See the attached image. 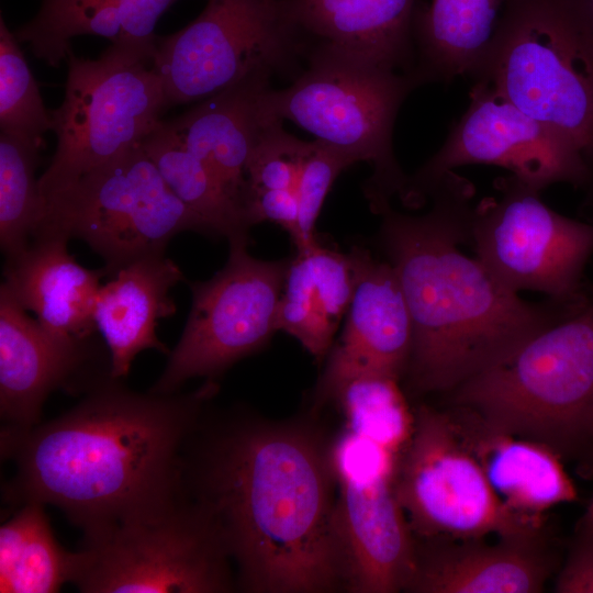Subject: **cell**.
<instances>
[{
	"instance_id": "7",
	"label": "cell",
	"mask_w": 593,
	"mask_h": 593,
	"mask_svg": "<svg viewBox=\"0 0 593 593\" xmlns=\"http://www.w3.org/2000/svg\"><path fill=\"white\" fill-rule=\"evenodd\" d=\"M156 43L114 42L98 59L68 55L64 100L51 111L56 150L38 179L44 201L142 144L163 121Z\"/></svg>"
},
{
	"instance_id": "18",
	"label": "cell",
	"mask_w": 593,
	"mask_h": 593,
	"mask_svg": "<svg viewBox=\"0 0 593 593\" xmlns=\"http://www.w3.org/2000/svg\"><path fill=\"white\" fill-rule=\"evenodd\" d=\"M69 238L55 233L35 235L21 251L8 256L2 284L49 334L86 340L94 337V307L101 269L79 265L68 251Z\"/></svg>"
},
{
	"instance_id": "23",
	"label": "cell",
	"mask_w": 593,
	"mask_h": 593,
	"mask_svg": "<svg viewBox=\"0 0 593 593\" xmlns=\"http://www.w3.org/2000/svg\"><path fill=\"white\" fill-rule=\"evenodd\" d=\"M354 286L350 253L334 251L318 243L296 250L289 259L277 329L296 338L311 355L323 358L348 311Z\"/></svg>"
},
{
	"instance_id": "17",
	"label": "cell",
	"mask_w": 593,
	"mask_h": 593,
	"mask_svg": "<svg viewBox=\"0 0 593 593\" xmlns=\"http://www.w3.org/2000/svg\"><path fill=\"white\" fill-rule=\"evenodd\" d=\"M350 254L354 292L344 329L317 385L320 401L333 399L346 381L358 376L399 380L411 356L412 320L394 268L360 247H354Z\"/></svg>"
},
{
	"instance_id": "3",
	"label": "cell",
	"mask_w": 593,
	"mask_h": 593,
	"mask_svg": "<svg viewBox=\"0 0 593 593\" xmlns=\"http://www.w3.org/2000/svg\"><path fill=\"white\" fill-rule=\"evenodd\" d=\"M473 186L454 171L430 192L418 216H382L379 242L400 280L413 326L406 369L419 392H451L555 324L581 300L525 301L459 245L469 243Z\"/></svg>"
},
{
	"instance_id": "19",
	"label": "cell",
	"mask_w": 593,
	"mask_h": 593,
	"mask_svg": "<svg viewBox=\"0 0 593 593\" xmlns=\"http://www.w3.org/2000/svg\"><path fill=\"white\" fill-rule=\"evenodd\" d=\"M289 5L309 43L413 75L416 0H289Z\"/></svg>"
},
{
	"instance_id": "6",
	"label": "cell",
	"mask_w": 593,
	"mask_h": 593,
	"mask_svg": "<svg viewBox=\"0 0 593 593\" xmlns=\"http://www.w3.org/2000/svg\"><path fill=\"white\" fill-rule=\"evenodd\" d=\"M473 78L558 133L593 171V49L568 0H507Z\"/></svg>"
},
{
	"instance_id": "25",
	"label": "cell",
	"mask_w": 593,
	"mask_h": 593,
	"mask_svg": "<svg viewBox=\"0 0 593 593\" xmlns=\"http://www.w3.org/2000/svg\"><path fill=\"white\" fill-rule=\"evenodd\" d=\"M506 1L432 0L428 5L416 4L413 75L419 86L449 83L458 76L473 77L484 60Z\"/></svg>"
},
{
	"instance_id": "12",
	"label": "cell",
	"mask_w": 593,
	"mask_h": 593,
	"mask_svg": "<svg viewBox=\"0 0 593 593\" xmlns=\"http://www.w3.org/2000/svg\"><path fill=\"white\" fill-rule=\"evenodd\" d=\"M248 240L230 243L225 266L206 281L190 282L191 310L168 362L149 389L170 394L189 379L215 378L262 348L277 329L288 260L250 256Z\"/></svg>"
},
{
	"instance_id": "27",
	"label": "cell",
	"mask_w": 593,
	"mask_h": 593,
	"mask_svg": "<svg viewBox=\"0 0 593 593\" xmlns=\"http://www.w3.org/2000/svg\"><path fill=\"white\" fill-rule=\"evenodd\" d=\"M139 30L138 0H42L36 15L14 33L49 66H59L78 35L133 40Z\"/></svg>"
},
{
	"instance_id": "16",
	"label": "cell",
	"mask_w": 593,
	"mask_h": 593,
	"mask_svg": "<svg viewBox=\"0 0 593 593\" xmlns=\"http://www.w3.org/2000/svg\"><path fill=\"white\" fill-rule=\"evenodd\" d=\"M0 288V415L2 430L27 432L40 424L54 390L88 392L111 377V362L96 339H65L44 329Z\"/></svg>"
},
{
	"instance_id": "26",
	"label": "cell",
	"mask_w": 593,
	"mask_h": 593,
	"mask_svg": "<svg viewBox=\"0 0 593 593\" xmlns=\"http://www.w3.org/2000/svg\"><path fill=\"white\" fill-rule=\"evenodd\" d=\"M79 551L56 540L44 504L27 502L0 527V592L54 593L74 583Z\"/></svg>"
},
{
	"instance_id": "20",
	"label": "cell",
	"mask_w": 593,
	"mask_h": 593,
	"mask_svg": "<svg viewBox=\"0 0 593 593\" xmlns=\"http://www.w3.org/2000/svg\"><path fill=\"white\" fill-rule=\"evenodd\" d=\"M183 280L180 268L161 255L138 259L100 287L94 322L111 362V377L125 378L145 349L170 351L156 334L158 321L176 312L171 289Z\"/></svg>"
},
{
	"instance_id": "15",
	"label": "cell",
	"mask_w": 593,
	"mask_h": 593,
	"mask_svg": "<svg viewBox=\"0 0 593 593\" xmlns=\"http://www.w3.org/2000/svg\"><path fill=\"white\" fill-rule=\"evenodd\" d=\"M469 96L467 111L440 149L409 176L404 204H422L447 174L467 165L503 167L538 192L558 182L583 188L593 183V171L585 159L558 133L503 99L484 81L475 80Z\"/></svg>"
},
{
	"instance_id": "37",
	"label": "cell",
	"mask_w": 593,
	"mask_h": 593,
	"mask_svg": "<svg viewBox=\"0 0 593 593\" xmlns=\"http://www.w3.org/2000/svg\"><path fill=\"white\" fill-rule=\"evenodd\" d=\"M582 534L593 535V497L591 499L580 523Z\"/></svg>"
},
{
	"instance_id": "13",
	"label": "cell",
	"mask_w": 593,
	"mask_h": 593,
	"mask_svg": "<svg viewBox=\"0 0 593 593\" xmlns=\"http://www.w3.org/2000/svg\"><path fill=\"white\" fill-rule=\"evenodd\" d=\"M496 197L473 206L475 257L513 292L537 291L573 302L593 254V224L559 214L514 176L496 179Z\"/></svg>"
},
{
	"instance_id": "34",
	"label": "cell",
	"mask_w": 593,
	"mask_h": 593,
	"mask_svg": "<svg viewBox=\"0 0 593 593\" xmlns=\"http://www.w3.org/2000/svg\"><path fill=\"white\" fill-rule=\"evenodd\" d=\"M242 208L249 226L269 221L289 233L293 243L299 234V200L291 190H246Z\"/></svg>"
},
{
	"instance_id": "9",
	"label": "cell",
	"mask_w": 593,
	"mask_h": 593,
	"mask_svg": "<svg viewBox=\"0 0 593 593\" xmlns=\"http://www.w3.org/2000/svg\"><path fill=\"white\" fill-rule=\"evenodd\" d=\"M414 414L395 481L413 535L425 540L539 537L542 525L510 510L495 493L460 424L427 406Z\"/></svg>"
},
{
	"instance_id": "1",
	"label": "cell",
	"mask_w": 593,
	"mask_h": 593,
	"mask_svg": "<svg viewBox=\"0 0 593 593\" xmlns=\"http://www.w3.org/2000/svg\"><path fill=\"white\" fill-rule=\"evenodd\" d=\"M205 439L184 446L181 491L213 524L240 586L321 593L344 585L331 447L295 424L236 423Z\"/></svg>"
},
{
	"instance_id": "22",
	"label": "cell",
	"mask_w": 593,
	"mask_h": 593,
	"mask_svg": "<svg viewBox=\"0 0 593 593\" xmlns=\"http://www.w3.org/2000/svg\"><path fill=\"white\" fill-rule=\"evenodd\" d=\"M272 75L270 70L253 72L175 120L165 121L240 206L246 165L262 126L259 100Z\"/></svg>"
},
{
	"instance_id": "32",
	"label": "cell",
	"mask_w": 593,
	"mask_h": 593,
	"mask_svg": "<svg viewBox=\"0 0 593 593\" xmlns=\"http://www.w3.org/2000/svg\"><path fill=\"white\" fill-rule=\"evenodd\" d=\"M312 147L313 142L301 141L284 131L282 121L262 119L257 142L246 165L243 194L246 190L296 192Z\"/></svg>"
},
{
	"instance_id": "4",
	"label": "cell",
	"mask_w": 593,
	"mask_h": 593,
	"mask_svg": "<svg viewBox=\"0 0 593 593\" xmlns=\"http://www.w3.org/2000/svg\"><path fill=\"white\" fill-rule=\"evenodd\" d=\"M483 426L561 458L593 445V302L537 333L451 391Z\"/></svg>"
},
{
	"instance_id": "21",
	"label": "cell",
	"mask_w": 593,
	"mask_h": 593,
	"mask_svg": "<svg viewBox=\"0 0 593 593\" xmlns=\"http://www.w3.org/2000/svg\"><path fill=\"white\" fill-rule=\"evenodd\" d=\"M444 546L416 550V566L406 590L422 593H537L550 573L538 537L440 540Z\"/></svg>"
},
{
	"instance_id": "35",
	"label": "cell",
	"mask_w": 593,
	"mask_h": 593,
	"mask_svg": "<svg viewBox=\"0 0 593 593\" xmlns=\"http://www.w3.org/2000/svg\"><path fill=\"white\" fill-rule=\"evenodd\" d=\"M555 591L593 593V535L583 534L560 571Z\"/></svg>"
},
{
	"instance_id": "29",
	"label": "cell",
	"mask_w": 593,
	"mask_h": 593,
	"mask_svg": "<svg viewBox=\"0 0 593 593\" xmlns=\"http://www.w3.org/2000/svg\"><path fill=\"white\" fill-rule=\"evenodd\" d=\"M43 148L0 136V246L5 257L24 249L45 213L36 168Z\"/></svg>"
},
{
	"instance_id": "11",
	"label": "cell",
	"mask_w": 593,
	"mask_h": 593,
	"mask_svg": "<svg viewBox=\"0 0 593 593\" xmlns=\"http://www.w3.org/2000/svg\"><path fill=\"white\" fill-rule=\"evenodd\" d=\"M75 584L85 593H219L230 556L208 516L183 495L164 512L83 538Z\"/></svg>"
},
{
	"instance_id": "36",
	"label": "cell",
	"mask_w": 593,
	"mask_h": 593,
	"mask_svg": "<svg viewBox=\"0 0 593 593\" xmlns=\"http://www.w3.org/2000/svg\"><path fill=\"white\" fill-rule=\"evenodd\" d=\"M593 41V0H568Z\"/></svg>"
},
{
	"instance_id": "24",
	"label": "cell",
	"mask_w": 593,
	"mask_h": 593,
	"mask_svg": "<svg viewBox=\"0 0 593 593\" xmlns=\"http://www.w3.org/2000/svg\"><path fill=\"white\" fill-rule=\"evenodd\" d=\"M460 426L491 486L516 514L544 525L548 510L577 500L562 458L549 447L481 423L473 432Z\"/></svg>"
},
{
	"instance_id": "14",
	"label": "cell",
	"mask_w": 593,
	"mask_h": 593,
	"mask_svg": "<svg viewBox=\"0 0 593 593\" xmlns=\"http://www.w3.org/2000/svg\"><path fill=\"white\" fill-rule=\"evenodd\" d=\"M400 457L347 428L331 446L344 585L351 592L393 593L413 577L416 545L395 490Z\"/></svg>"
},
{
	"instance_id": "8",
	"label": "cell",
	"mask_w": 593,
	"mask_h": 593,
	"mask_svg": "<svg viewBox=\"0 0 593 593\" xmlns=\"http://www.w3.org/2000/svg\"><path fill=\"white\" fill-rule=\"evenodd\" d=\"M184 231L212 235L139 144L47 199L34 236L55 233L86 242L103 259L104 277L112 278L138 259L165 254Z\"/></svg>"
},
{
	"instance_id": "2",
	"label": "cell",
	"mask_w": 593,
	"mask_h": 593,
	"mask_svg": "<svg viewBox=\"0 0 593 593\" xmlns=\"http://www.w3.org/2000/svg\"><path fill=\"white\" fill-rule=\"evenodd\" d=\"M216 389L138 393L109 377L54 421L1 430L16 468L5 500L54 505L83 538L164 512L182 496V452Z\"/></svg>"
},
{
	"instance_id": "30",
	"label": "cell",
	"mask_w": 593,
	"mask_h": 593,
	"mask_svg": "<svg viewBox=\"0 0 593 593\" xmlns=\"http://www.w3.org/2000/svg\"><path fill=\"white\" fill-rule=\"evenodd\" d=\"M398 379L363 374L349 379L334 398L345 428L383 445L398 455L405 449L415 422Z\"/></svg>"
},
{
	"instance_id": "33",
	"label": "cell",
	"mask_w": 593,
	"mask_h": 593,
	"mask_svg": "<svg viewBox=\"0 0 593 593\" xmlns=\"http://www.w3.org/2000/svg\"><path fill=\"white\" fill-rule=\"evenodd\" d=\"M355 163L346 153L321 141H313L296 190L299 234L293 243L296 250L317 243L315 224L324 200L337 176Z\"/></svg>"
},
{
	"instance_id": "10",
	"label": "cell",
	"mask_w": 593,
	"mask_h": 593,
	"mask_svg": "<svg viewBox=\"0 0 593 593\" xmlns=\"http://www.w3.org/2000/svg\"><path fill=\"white\" fill-rule=\"evenodd\" d=\"M306 47L289 0H208L186 27L157 37L167 108L202 101L258 70L294 74Z\"/></svg>"
},
{
	"instance_id": "31",
	"label": "cell",
	"mask_w": 593,
	"mask_h": 593,
	"mask_svg": "<svg viewBox=\"0 0 593 593\" xmlns=\"http://www.w3.org/2000/svg\"><path fill=\"white\" fill-rule=\"evenodd\" d=\"M0 127L1 133L44 148L43 135L53 128L38 86L19 41L0 18Z\"/></svg>"
},
{
	"instance_id": "28",
	"label": "cell",
	"mask_w": 593,
	"mask_h": 593,
	"mask_svg": "<svg viewBox=\"0 0 593 593\" xmlns=\"http://www.w3.org/2000/svg\"><path fill=\"white\" fill-rule=\"evenodd\" d=\"M142 147L170 190L205 222L212 235L226 237L228 243L248 240L250 226L242 206L165 121L142 142Z\"/></svg>"
},
{
	"instance_id": "5",
	"label": "cell",
	"mask_w": 593,
	"mask_h": 593,
	"mask_svg": "<svg viewBox=\"0 0 593 593\" xmlns=\"http://www.w3.org/2000/svg\"><path fill=\"white\" fill-rule=\"evenodd\" d=\"M306 68L292 85L269 87L259 100L265 120H289L356 163L372 166L363 187L379 213L393 195L402 200L409 176L393 153L396 114L419 86L414 75L387 69L334 47L309 43Z\"/></svg>"
}]
</instances>
